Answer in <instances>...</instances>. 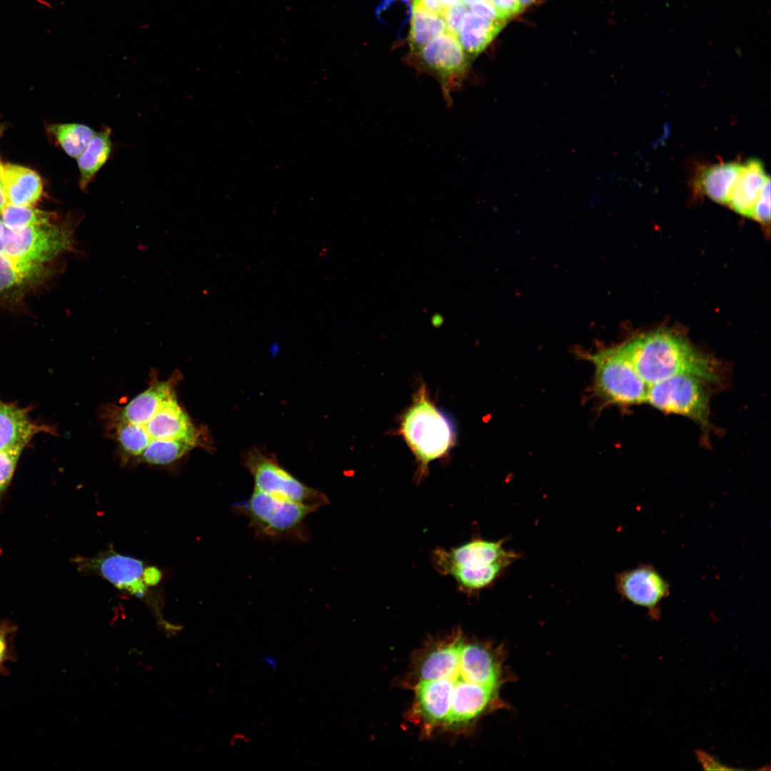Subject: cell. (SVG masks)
Masks as SVG:
<instances>
[{"instance_id":"1","label":"cell","mask_w":771,"mask_h":771,"mask_svg":"<svg viewBox=\"0 0 771 771\" xmlns=\"http://www.w3.org/2000/svg\"><path fill=\"white\" fill-rule=\"evenodd\" d=\"M637 372L649 386L677 375H689L707 383H719L721 366L695 348L685 337L658 330L623 343Z\"/></svg>"},{"instance_id":"2","label":"cell","mask_w":771,"mask_h":771,"mask_svg":"<svg viewBox=\"0 0 771 771\" xmlns=\"http://www.w3.org/2000/svg\"><path fill=\"white\" fill-rule=\"evenodd\" d=\"M400 434L417 458L418 482L427 475L429 463L447 455L455 440L451 422L435 406L424 384L402 415Z\"/></svg>"},{"instance_id":"3","label":"cell","mask_w":771,"mask_h":771,"mask_svg":"<svg viewBox=\"0 0 771 771\" xmlns=\"http://www.w3.org/2000/svg\"><path fill=\"white\" fill-rule=\"evenodd\" d=\"M79 565L82 571L101 577L119 590L143 600L156 614L161 612L160 599L152 590L162 578L158 568L114 549L81 558Z\"/></svg>"},{"instance_id":"4","label":"cell","mask_w":771,"mask_h":771,"mask_svg":"<svg viewBox=\"0 0 771 771\" xmlns=\"http://www.w3.org/2000/svg\"><path fill=\"white\" fill-rule=\"evenodd\" d=\"M318 503L291 500L254 489L246 501L234 505L246 515L258 536L270 538H304L306 518L321 507Z\"/></svg>"},{"instance_id":"5","label":"cell","mask_w":771,"mask_h":771,"mask_svg":"<svg viewBox=\"0 0 771 771\" xmlns=\"http://www.w3.org/2000/svg\"><path fill=\"white\" fill-rule=\"evenodd\" d=\"M595 366L594 390L603 401L618 405L645 402L648 386L630 359L623 344L587 355Z\"/></svg>"},{"instance_id":"6","label":"cell","mask_w":771,"mask_h":771,"mask_svg":"<svg viewBox=\"0 0 771 771\" xmlns=\"http://www.w3.org/2000/svg\"><path fill=\"white\" fill-rule=\"evenodd\" d=\"M79 222L67 219L15 231L6 228L0 241V252L16 261L43 265L65 252L75 251L74 231Z\"/></svg>"},{"instance_id":"7","label":"cell","mask_w":771,"mask_h":771,"mask_svg":"<svg viewBox=\"0 0 771 771\" xmlns=\"http://www.w3.org/2000/svg\"><path fill=\"white\" fill-rule=\"evenodd\" d=\"M709 383L689 375H677L648 386V404L667 413H674L696 422L703 430H709Z\"/></svg>"},{"instance_id":"8","label":"cell","mask_w":771,"mask_h":771,"mask_svg":"<svg viewBox=\"0 0 771 771\" xmlns=\"http://www.w3.org/2000/svg\"><path fill=\"white\" fill-rule=\"evenodd\" d=\"M413 57L418 69L438 81L446 104L451 106L452 94L461 87L470 63L457 37L448 32L443 33L413 54Z\"/></svg>"},{"instance_id":"9","label":"cell","mask_w":771,"mask_h":771,"mask_svg":"<svg viewBox=\"0 0 771 771\" xmlns=\"http://www.w3.org/2000/svg\"><path fill=\"white\" fill-rule=\"evenodd\" d=\"M246 466L253 475L254 489L297 502L321 505L328 502L323 494L308 487L273 458L258 451L246 457Z\"/></svg>"},{"instance_id":"10","label":"cell","mask_w":771,"mask_h":771,"mask_svg":"<svg viewBox=\"0 0 771 771\" xmlns=\"http://www.w3.org/2000/svg\"><path fill=\"white\" fill-rule=\"evenodd\" d=\"M503 544V540L475 538L450 550L438 548L433 553L434 565L440 573L449 575L455 570L477 569L501 560L513 561L518 557L505 550Z\"/></svg>"},{"instance_id":"11","label":"cell","mask_w":771,"mask_h":771,"mask_svg":"<svg viewBox=\"0 0 771 771\" xmlns=\"http://www.w3.org/2000/svg\"><path fill=\"white\" fill-rule=\"evenodd\" d=\"M617 588L628 600L647 609L651 617L659 615L658 607L669 595V584L650 565H640L617 577Z\"/></svg>"},{"instance_id":"12","label":"cell","mask_w":771,"mask_h":771,"mask_svg":"<svg viewBox=\"0 0 771 771\" xmlns=\"http://www.w3.org/2000/svg\"><path fill=\"white\" fill-rule=\"evenodd\" d=\"M137 426L148 435L150 443L155 440H183L197 445L198 440V430L179 405L175 393L163 402L148 421Z\"/></svg>"},{"instance_id":"13","label":"cell","mask_w":771,"mask_h":771,"mask_svg":"<svg viewBox=\"0 0 771 771\" xmlns=\"http://www.w3.org/2000/svg\"><path fill=\"white\" fill-rule=\"evenodd\" d=\"M47 429L34 423L27 410L0 399V450L25 447L35 435Z\"/></svg>"},{"instance_id":"14","label":"cell","mask_w":771,"mask_h":771,"mask_svg":"<svg viewBox=\"0 0 771 771\" xmlns=\"http://www.w3.org/2000/svg\"><path fill=\"white\" fill-rule=\"evenodd\" d=\"M770 181L761 161L750 159L742 164L727 204L736 212L751 217L753 206L766 183Z\"/></svg>"},{"instance_id":"15","label":"cell","mask_w":771,"mask_h":771,"mask_svg":"<svg viewBox=\"0 0 771 771\" xmlns=\"http://www.w3.org/2000/svg\"><path fill=\"white\" fill-rule=\"evenodd\" d=\"M2 177L8 203L32 206L42 195L41 179L30 168L4 163Z\"/></svg>"},{"instance_id":"16","label":"cell","mask_w":771,"mask_h":771,"mask_svg":"<svg viewBox=\"0 0 771 771\" xmlns=\"http://www.w3.org/2000/svg\"><path fill=\"white\" fill-rule=\"evenodd\" d=\"M173 378L154 383L121 409L116 421L141 425L148 421L163 402L175 393Z\"/></svg>"},{"instance_id":"17","label":"cell","mask_w":771,"mask_h":771,"mask_svg":"<svg viewBox=\"0 0 771 771\" xmlns=\"http://www.w3.org/2000/svg\"><path fill=\"white\" fill-rule=\"evenodd\" d=\"M505 20H492L468 11L463 19L457 39L469 58L480 54L500 31Z\"/></svg>"},{"instance_id":"18","label":"cell","mask_w":771,"mask_h":771,"mask_svg":"<svg viewBox=\"0 0 771 771\" xmlns=\"http://www.w3.org/2000/svg\"><path fill=\"white\" fill-rule=\"evenodd\" d=\"M742 166L738 163L729 162L706 167L697 175L695 187L712 200L727 204Z\"/></svg>"},{"instance_id":"19","label":"cell","mask_w":771,"mask_h":771,"mask_svg":"<svg viewBox=\"0 0 771 771\" xmlns=\"http://www.w3.org/2000/svg\"><path fill=\"white\" fill-rule=\"evenodd\" d=\"M112 151L111 131L105 127L93 138L77 158L80 173L79 186L86 192L89 185L108 161Z\"/></svg>"},{"instance_id":"20","label":"cell","mask_w":771,"mask_h":771,"mask_svg":"<svg viewBox=\"0 0 771 771\" xmlns=\"http://www.w3.org/2000/svg\"><path fill=\"white\" fill-rule=\"evenodd\" d=\"M42 273V265L16 261L0 252V301L17 296Z\"/></svg>"},{"instance_id":"21","label":"cell","mask_w":771,"mask_h":771,"mask_svg":"<svg viewBox=\"0 0 771 771\" xmlns=\"http://www.w3.org/2000/svg\"><path fill=\"white\" fill-rule=\"evenodd\" d=\"M445 29V24L441 16L413 4L409 35L412 54L417 53Z\"/></svg>"},{"instance_id":"22","label":"cell","mask_w":771,"mask_h":771,"mask_svg":"<svg viewBox=\"0 0 771 771\" xmlns=\"http://www.w3.org/2000/svg\"><path fill=\"white\" fill-rule=\"evenodd\" d=\"M511 562L501 560L474 570H455L449 575L462 592L473 594L490 585Z\"/></svg>"},{"instance_id":"23","label":"cell","mask_w":771,"mask_h":771,"mask_svg":"<svg viewBox=\"0 0 771 771\" xmlns=\"http://www.w3.org/2000/svg\"><path fill=\"white\" fill-rule=\"evenodd\" d=\"M49 131L64 151L71 157L78 158L93 138L96 131L81 124H58L49 126Z\"/></svg>"},{"instance_id":"24","label":"cell","mask_w":771,"mask_h":771,"mask_svg":"<svg viewBox=\"0 0 771 771\" xmlns=\"http://www.w3.org/2000/svg\"><path fill=\"white\" fill-rule=\"evenodd\" d=\"M196 444L183 440H155L151 441L138 458L141 463L167 465L183 457Z\"/></svg>"},{"instance_id":"25","label":"cell","mask_w":771,"mask_h":771,"mask_svg":"<svg viewBox=\"0 0 771 771\" xmlns=\"http://www.w3.org/2000/svg\"><path fill=\"white\" fill-rule=\"evenodd\" d=\"M1 220L7 229L15 231L36 224L52 222L56 214L33 206L7 203L0 211Z\"/></svg>"},{"instance_id":"26","label":"cell","mask_w":771,"mask_h":771,"mask_svg":"<svg viewBox=\"0 0 771 771\" xmlns=\"http://www.w3.org/2000/svg\"><path fill=\"white\" fill-rule=\"evenodd\" d=\"M24 447L0 450V497L9 484Z\"/></svg>"},{"instance_id":"27","label":"cell","mask_w":771,"mask_h":771,"mask_svg":"<svg viewBox=\"0 0 771 771\" xmlns=\"http://www.w3.org/2000/svg\"><path fill=\"white\" fill-rule=\"evenodd\" d=\"M468 11V6L462 1L444 10L442 17L448 32L457 36L464 15Z\"/></svg>"},{"instance_id":"28","label":"cell","mask_w":771,"mask_h":771,"mask_svg":"<svg viewBox=\"0 0 771 771\" xmlns=\"http://www.w3.org/2000/svg\"><path fill=\"white\" fill-rule=\"evenodd\" d=\"M751 218L760 223H769L770 219V180L762 189L752 211Z\"/></svg>"},{"instance_id":"29","label":"cell","mask_w":771,"mask_h":771,"mask_svg":"<svg viewBox=\"0 0 771 771\" xmlns=\"http://www.w3.org/2000/svg\"><path fill=\"white\" fill-rule=\"evenodd\" d=\"M490 2L499 16L505 20L522 11L518 0H490Z\"/></svg>"},{"instance_id":"30","label":"cell","mask_w":771,"mask_h":771,"mask_svg":"<svg viewBox=\"0 0 771 771\" xmlns=\"http://www.w3.org/2000/svg\"><path fill=\"white\" fill-rule=\"evenodd\" d=\"M470 11L478 16L489 19L505 20L499 16L491 3L487 1H483L471 6Z\"/></svg>"},{"instance_id":"31","label":"cell","mask_w":771,"mask_h":771,"mask_svg":"<svg viewBox=\"0 0 771 771\" xmlns=\"http://www.w3.org/2000/svg\"><path fill=\"white\" fill-rule=\"evenodd\" d=\"M413 4L442 16L443 8L441 0H413Z\"/></svg>"},{"instance_id":"32","label":"cell","mask_w":771,"mask_h":771,"mask_svg":"<svg viewBox=\"0 0 771 771\" xmlns=\"http://www.w3.org/2000/svg\"><path fill=\"white\" fill-rule=\"evenodd\" d=\"M697 757L706 770H730L703 752H697Z\"/></svg>"},{"instance_id":"33","label":"cell","mask_w":771,"mask_h":771,"mask_svg":"<svg viewBox=\"0 0 771 771\" xmlns=\"http://www.w3.org/2000/svg\"><path fill=\"white\" fill-rule=\"evenodd\" d=\"M2 164L0 161V211L8 203L2 177Z\"/></svg>"},{"instance_id":"34","label":"cell","mask_w":771,"mask_h":771,"mask_svg":"<svg viewBox=\"0 0 771 771\" xmlns=\"http://www.w3.org/2000/svg\"><path fill=\"white\" fill-rule=\"evenodd\" d=\"M6 628H0V664L4 658L6 648Z\"/></svg>"},{"instance_id":"35","label":"cell","mask_w":771,"mask_h":771,"mask_svg":"<svg viewBox=\"0 0 771 771\" xmlns=\"http://www.w3.org/2000/svg\"><path fill=\"white\" fill-rule=\"evenodd\" d=\"M261 660L264 662L268 666H270L272 668L273 672H274L276 670L278 664H277V662H276V659L273 658V657H271V656H263V657H262L261 658Z\"/></svg>"},{"instance_id":"36","label":"cell","mask_w":771,"mask_h":771,"mask_svg":"<svg viewBox=\"0 0 771 771\" xmlns=\"http://www.w3.org/2000/svg\"><path fill=\"white\" fill-rule=\"evenodd\" d=\"M459 1L460 0H441L442 6H443V11L446 9H448V8L453 6L454 4H457L458 2H459Z\"/></svg>"},{"instance_id":"37","label":"cell","mask_w":771,"mask_h":771,"mask_svg":"<svg viewBox=\"0 0 771 771\" xmlns=\"http://www.w3.org/2000/svg\"><path fill=\"white\" fill-rule=\"evenodd\" d=\"M521 10L523 11L526 7L533 4L535 0H518Z\"/></svg>"},{"instance_id":"38","label":"cell","mask_w":771,"mask_h":771,"mask_svg":"<svg viewBox=\"0 0 771 771\" xmlns=\"http://www.w3.org/2000/svg\"><path fill=\"white\" fill-rule=\"evenodd\" d=\"M461 1L467 6H473V5H474V4H477V3H479V2H481V1H487V0H461Z\"/></svg>"},{"instance_id":"39","label":"cell","mask_w":771,"mask_h":771,"mask_svg":"<svg viewBox=\"0 0 771 771\" xmlns=\"http://www.w3.org/2000/svg\"><path fill=\"white\" fill-rule=\"evenodd\" d=\"M6 228L5 227V226L3 223V222L1 221V220L0 219V241L3 237V236H4V234L5 231H6Z\"/></svg>"}]
</instances>
